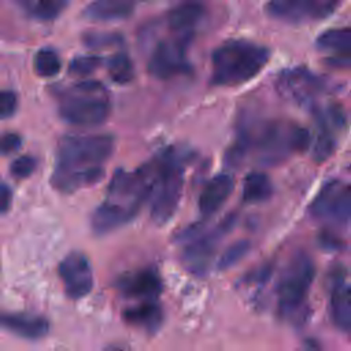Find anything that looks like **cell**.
<instances>
[{"label": "cell", "instance_id": "obj_1", "mask_svg": "<svg viewBox=\"0 0 351 351\" xmlns=\"http://www.w3.org/2000/svg\"><path fill=\"white\" fill-rule=\"evenodd\" d=\"M110 134H67L58 145L52 185L60 192L90 186L104 176L103 165L114 152Z\"/></svg>", "mask_w": 351, "mask_h": 351}, {"label": "cell", "instance_id": "obj_2", "mask_svg": "<svg viewBox=\"0 0 351 351\" xmlns=\"http://www.w3.org/2000/svg\"><path fill=\"white\" fill-rule=\"evenodd\" d=\"M155 185L152 162L133 173L118 169L107 188L104 202L92 213L90 222L100 233H110L128 223L151 197Z\"/></svg>", "mask_w": 351, "mask_h": 351}, {"label": "cell", "instance_id": "obj_3", "mask_svg": "<svg viewBox=\"0 0 351 351\" xmlns=\"http://www.w3.org/2000/svg\"><path fill=\"white\" fill-rule=\"evenodd\" d=\"M213 82L237 86L258 75L270 59V51L247 40H230L213 52Z\"/></svg>", "mask_w": 351, "mask_h": 351}, {"label": "cell", "instance_id": "obj_4", "mask_svg": "<svg viewBox=\"0 0 351 351\" xmlns=\"http://www.w3.org/2000/svg\"><path fill=\"white\" fill-rule=\"evenodd\" d=\"M152 163L155 169V185L151 195V219L156 225H165L173 218L181 200L184 165L173 149L163 152Z\"/></svg>", "mask_w": 351, "mask_h": 351}, {"label": "cell", "instance_id": "obj_5", "mask_svg": "<svg viewBox=\"0 0 351 351\" xmlns=\"http://www.w3.org/2000/svg\"><path fill=\"white\" fill-rule=\"evenodd\" d=\"M315 267L306 252H298L287 266L277 288V313L281 318L295 315L306 302Z\"/></svg>", "mask_w": 351, "mask_h": 351}, {"label": "cell", "instance_id": "obj_6", "mask_svg": "<svg viewBox=\"0 0 351 351\" xmlns=\"http://www.w3.org/2000/svg\"><path fill=\"white\" fill-rule=\"evenodd\" d=\"M101 86L96 82H84L75 86V93L66 97L59 115L70 125L81 128H93L104 123L110 115V103L100 96Z\"/></svg>", "mask_w": 351, "mask_h": 351}, {"label": "cell", "instance_id": "obj_7", "mask_svg": "<svg viewBox=\"0 0 351 351\" xmlns=\"http://www.w3.org/2000/svg\"><path fill=\"white\" fill-rule=\"evenodd\" d=\"M236 218L237 217L234 213L229 214L217 225L214 230L207 233L203 232L184 248L181 261L191 273L196 276L206 274L219 240L222 239V236L232 230L236 223Z\"/></svg>", "mask_w": 351, "mask_h": 351}, {"label": "cell", "instance_id": "obj_8", "mask_svg": "<svg viewBox=\"0 0 351 351\" xmlns=\"http://www.w3.org/2000/svg\"><path fill=\"white\" fill-rule=\"evenodd\" d=\"M58 274L66 295L73 300L86 296L93 288L92 266L82 252L67 254L58 266Z\"/></svg>", "mask_w": 351, "mask_h": 351}, {"label": "cell", "instance_id": "obj_9", "mask_svg": "<svg viewBox=\"0 0 351 351\" xmlns=\"http://www.w3.org/2000/svg\"><path fill=\"white\" fill-rule=\"evenodd\" d=\"M339 0H270L267 14L287 22L315 21L329 16Z\"/></svg>", "mask_w": 351, "mask_h": 351}, {"label": "cell", "instance_id": "obj_10", "mask_svg": "<svg viewBox=\"0 0 351 351\" xmlns=\"http://www.w3.org/2000/svg\"><path fill=\"white\" fill-rule=\"evenodd\" d=\"M188 38L182 37L180 40H165L160 41L149 60H148V71L152 77L159 80H167L180 74L186 67L185 60V47Z\"/></svg>", "mask_w": 351, "mask_h": 351}, {"label": "cell", "instance_id": "obj_11", "mask_svg": "<svg viewBox=\"0 0 351 351\" xmlns=\"http://www.w3.org/2000/svg\"><path fill=\"white\" fill-rule=\"evenodd\" d=\"M291 130L292 126H285L278 122L269 123L261 130L255 140V145L261 155V160L265 165L278 163L292 152Z\"/></svg>", "mask_w": 351, "mask_h": 351}, {"label": "cell", "instance_id": "obj_12", "mask_svg": "<svg viewBox=\"0 0 351 351\" xmlns=\"http://www.w3.org/2000/svg\"><path fill=\"white\" fill-rule=\"evenodd\" d=\"M277 86L285 97L298 103H306L322 89V82L308 70L296 67L282 71L278 75Z\"/></svg>", "mask_w": 351, "mask_h": 351}, {"label": "cell", "instance_id": "obj_13", "mask_svg": "<svg viewBox=\"0 0 351 351\" xmlns=\"http://www.w3.org/2000/svg\"><path fill=\"white\" fill-rule=\"evenodd\" d=\"M0 328L22 339L38 340L48 333L49 324L41 315L0 311Z\"/></svg>", "mask_w": 351, "mask_h": 351}, {"label": "cell", "instance_id": "obj_14", "mask_svg": "<svg viewBox=\"0 0 351 351\" xmlns=\"http://www.w3.org/2000/svg\"><path fill=\"white\" fill-rule=\"evenodd\" d=\"M234 189V178L228 173H219L214 176L200 192L199 211L203 218H210L215 214L223 203L229 199Z\"/></svg>", "mask_w": 351, "mask_h": 351}, {"label": "cell", "instance_id": "obj_15", "mask_svg": "<svg viewBox=\"0 0 351 351\" xmlns=\"http://www.w3.org/2000/svg\"><path fill=\"white\" fill-rule=\"evenodd\" d=\"M121 292L132 299L143 302L155 300L162 292V281L154 270H138L119 280Z\"/></svg>", "mask_w": 351, "mask_h": 351}, {"label": "cell", "instance_id": "obj_16", "mask_svg": "<svg viewBox=\"0 0 351 351\" xmlns=\"http://www.w3.org/2000/svg\"><path fill=\"white\" fill-rule=\"evenodd\" d=\"M134 11L132 0H93L84 10V16L96 22H112L129 18Z\"/></svg>", "mask_w": 351, "mask_h": 351}, {"label": "cell", "instance_id": "obj_17", "mask_svg": "<svg viewBox=\"0 0 351 351\" xmlns=\"http://www.w3.org/2000/svg\"><path fill=\"white\" fill-rule=\"evenodd\" d=\"M122 317L128 324L133 326H138L149 333L156 332L160 328L163 321L162 308L155 300L141 302L134 307L126 308Z\"/></svg>", "mask_w": 351, "mask_h": 351}, {"label": "cell", "instance_id": "obj_18", "mask_svg": "<svg viewBox=\"0 0 351 351\" xmlns=\"http://www.w3.org/2000/svg\"><path fill=\"white\" fill-rule=\"evenodd\" d=\"M204 14V7L199 1H186L173 8L167 15V23L171 30L182 34H189L191 30L200 22Z\"/></svg>", "mask_w": 351, "mask_h": 351}, {"label": "cell", "instance_id": "obj_19", "mask_svg": "<svg viewBox=\"0 0 351 351\" xmlns=\"http://www.w3.org/2000/svg\"><path fill=\"white\" fill-rule=\"evenodd\" d=\"M346 185L339 180L328 181L311 200L308 213L315 219L329 218Z\"/></svg>", "mask_w": 351, "mask_h": 351}, {"label": "cell", "instance_id": "obj_20", "mask_svg": "<svg viewBox=\"0 0 351 351\" xmlns=\"http://www.w3.org/2000/svg\"><path fill=\"white\" fill-rule=\"evenodd\" d=\"M273 195L270 177L262 171H251L243 181V202L248 204L263 203Z\"/></svg>", "mask_w": 351, "mask_h": 351}, {"label": "cell", "instance_id": "obj_21", "mask_svg": "<svg viewBox=\"0 0 351 351\" xmlns=\"http://www.w3.org/2000/svg\"><path fill=\"white\" fill-rule=\"evenodd\" d=\"M315 45L322 52H330L336 56H351V27L329 29L322 32Z\"/></svg>", "mask_w": 351, "mask_h": 351}, {"label": "cell", "instance_id": "obj_22", "mask_svg": "<svg viewBox=\"0 0 351 351\" xmlns=\"http://www.w3.org/2000/svg\"><path fill=\"white\" fill-rule=\"evenodd\" d=\"M330 317L336 328L343 332L351 329V302L348 296V287L344 284L332 289L330 296Z\"/></svg>", "mask_w": 351, "mask_h": 351}, {"label": "cell", "instance_id": "obj_23", "mask_svg": "<svg viewBox=\"0 0 351 351\" xmlns=\"http://www.w3.org/2000/svg\"><path fill=\"white\" fill-rule=\"evenodd\" d=\"M69 1L70 0H18L33 16L43 21H51L59 16L69 5Z\"/></svg>", "mask_w": 351, "mask_h": 351}, {"label": "cell", "instance_id": "obj_24", "mask_svg": "<svg viewBox=\"0 0 351 351\" xmlns=\"http://www.w3.org/2000/svg\"><path fill=\"white\" fill-rule=\"evenodd\" d=\"M335 151V138L328 128L325 118H319V132L313 143V159L318 163L328 160Z\"/></svg>", "mask_w": 351, "mask_h": 351}, {"label": "cell", "instance_id": "obj_25", "mask_svg": "<svg viewBox=\"0 0 351 351\" xmlns=\"http://www.w3.org/2000/svg\"><path fill=\"white\" fill-rule=\"evenodd\" d=\"M108 74L117 84H128L134 77V67L126 53H115L107 64Z\"/></svg>", "mask_w": 351, "mask_h": 351}, {"label": "cell", "instance_id": "obj_26", "mask_svg": "<svg viewBox=\"0 0 351 351\" xmlns=\"http://www.w3.org/2000/svg\"><path fill=\"white\" fill-rule=\"evenodd\" d=\"M60 59L52 49H41L34 58V70L38 75L49 78L60 71Z\"/></svg>", "mask_w": 351, "mask_h": 351}, {"label": "cell", "instance_id": "obj_27", "mask_svg": "<svg viewBox=\"0 0 351 351\" xmlns=\"http://www.w3.org/2000/svg\"><path fill=\"white\" fill-rule=\"evenodd\" d=\"M251 250V243L248 240H237V241H233L223 252L222 255L219 256L218 259V263H217V267L219 270H228L230 269L232 266H234L236 263H239L247 254L248 251Z\"/></svg>", "mask_w": 351, "mask_h": 351}, {"label": "cell", "instance_id": "obj_28", "mask_svg": "<svg viewBox=\"0 0 351 351\" xmlns=\"http://www.w3.org/2000/svg\"><path fill=\"white\" fill-rule=\"evenodd\" d=\"M329 218L337 223H347L351 219V185L343 189Z\"/></svg>", "mask_w": 351, "mask_h": 351}, {"label": "cell", "instance_id": "obj_29", "mask_svg": "<svg viewBox=\"0 0 351 351\" xmlns=\"http://www.w3.org/2000/svg\"><path fill=\"white\" fill-rule=\"evenodd\" d=\"M36 166H37V162L33 156L23 155L12 160V163L10 165V173L14 178L23 180L33 174V171L36 170Z\"/></svg>", "mask_w": 351, "mask_h": 351}, {"label": "cell", "instance_id": "obj_30", "mask_svg": "<svg viewBox=\"0 0 351 351\" xmlns=\"http://www.w3.org/2000/svg\"><path fill=\"white\" fill-rule=\"evenodd\" d=\"M100 58L95 55L78 56L70 63V71L75 75H89L100 66Z\"/></svg>", "mask_w": 351, "mask_h": 351}, {"label": "cell", "instance_id": "obj_31", "mask_svg": "<svg viewBox=\"0 0 351 351\" xmlns=\"http://www.w3.org/2000/svg\"><path fill=\"white\" fill-rule=\"evenodd\" d=\"M311 147V134L307 129L292 126L291 130V148L292 152H306Z\"/></svg>", "mask_w": 351, "mask_h": 351}, {"label": "cell", "instance_id": "obj_32", "mask_svg": "<svg viewBox=\"0 0 351 351\" xmlns=\"http://www.w3.org/2000/svg\"><path fill=\"white\" fill-rule=\"evenodd\" d=\"M318 244L325 251H339L344 247V241L329 230H322L318 234Z\"/></svg>", "mask_w": 351, "mask_h": 351}, {"label": "cell", "instance_id": "obj_33", "mask_svg": "<svg viewBox=\"0 0 351 351\" xmlns=\"http://www.w3.org/2000/svg\"><path fill=\"white\" fill-rule=\"evenodd\" d=\"M16 96L12 92H0V119H5L14 115L16 110Z\"/></svg>", "mask_w": 351, "mask_h": 351}, {"label": "cell", "instance_id": "obj_34", "mask_svg": "<svg viewBox=\"0 0 351 351\" xmlns=\"http://www.w3.org/2000/svg\"><path fill=\"white\" fill-rule=\"evenodd\" d=\"M22 140L15 133H7L0 137V155H11L19 149Z\"/></svg>", "mask_w": 351, "mask_h": 351}, {"label": "cell", "instance_id": "obj_35", "mask_svg": "<svg viewBox=\"0 0 351 351\" xmlns=\"http://www.w3.org/2000/svg\"><path fill=\"white\" fill-rule=\"evenodd\" d=\"M204 225H206L204 221L189 225L188 228L180 230L176 234V240L177 241H192L193 239H196L197 236H200L204 232Z\"/></svg>", "mask_w": 351, "mask_h": 351}, {"label": "cell", "instance_id": "obj_36", "mask_svg": "<svg viewBox=\"0 0 351 351\" xmlns=\"http://www.w3.org/2000/svg\"><path fill=\"white\" fill-rule=\"evenodd\" d=\"M12 202V191L11 188L0 180V214H4L10 210Z\"/></svg>", "mask_w": 351, "mask_h": 351}, {"label": "cell", "instance_id": "obj_37", "mask_svg": "<svg viewBox=\"0 0 351 351\" xmlns=\"http://www.w3.org/2000/svg\"><path fill=\"white\" fill-rule=\"evenodd\" d=\"M328 119L330 121V123L336 128V129H341L346 125V115L341 111V108L333 106L328 110Z\"/></svg>", "mask_w": 351, "mask_h": 351}, {"label": "cell", "instance_id": "obj_38", "mask_svg": "<svg viewBox=\"0 0 351 351\" xmlns=\"http://www.w3.org/2000/svg\"><path fill=\"white\" fill-rule=\"evenodd\" d=\"M107 351H125V350H122V348H117V347H110Z\"/></svg>", "mask_w": 351, "mask_h": 351}, {"label": "cell", "instance_id": "obj_39", "mask_svg": "<svg viewBox=\"0 0 351 351\" xmlns=\"http://www.w3.org/2000/svg\"><path fill=\"white\" fill-rule=\"evenodd\" d=\"M348 296H350V302H351V287H348ZM351 330V329H350Z\"/></svg>", "mask_w": 351, "mask_h": 351}]
</instances>
